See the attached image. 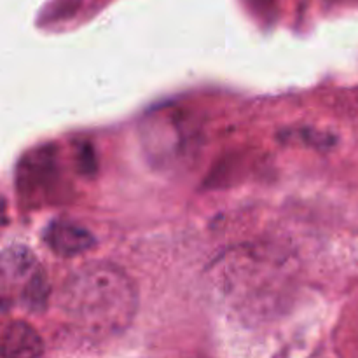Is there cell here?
Masks as SVG:
<instances>
[{"instance_id":"2","label":"cell","mask_w":358,"mask_h":358,"mask_svg":"<svg viewBox=\"0 0 358 358\" xmlns=\"http://www.w3.org/2000/svg\"><path fill=\"white\" fill-rule=\"evenodd\" d=\"M2 275L3 283L10 282L14 287L23 283L20 297L24 308L35 311L44 306L48 285H45L44 275L37 266V259L30 250L21 245L6 248L2 255Z\"/></svg>"},{"instance_id":"3","label":"cell","mask_w":358,"mask_h":358,"mask_svg":"<svg viewBox=\"0 0 358 358\" xmlns=\"http://www.w3.org/2000/svg\"><path fill=\"white\" fill-rule=\"evenodd\" d=\"M45 243L62 257H73L94 243L90 231L72 222H55L45 229Z\"/></svg>"},{"instance_id":"4","label":"cell","mask_w":358,"mask_h":358,"mask_svg":"<svg viewBox=\"0 0 358 358\" xmlns=\"http://www.w3.org/2000/svg\"><path fill=\"white\" fill-rule=\"evenodd\" d=\"M0 353L3 357L34 358L44 353V343L34 327L24 322H10L2 331Z\"/></svg>"},{"instance_id":"1","label":"cell","mask_w":358,"mask_h":358,"mask_svg":"<svg viewBox=\"0 0 358 358\" xmlns=\"http://www.w3.org/2000/svg\"><path fill=\"white\" fill-rule=\"evenodd\" d=\"M59 310L70 327L91 338L126 331L136 311L131 280L107 262L77 269L59 292Z\"/></svg>"}]
</instances>
